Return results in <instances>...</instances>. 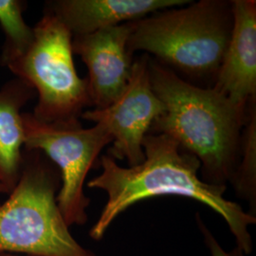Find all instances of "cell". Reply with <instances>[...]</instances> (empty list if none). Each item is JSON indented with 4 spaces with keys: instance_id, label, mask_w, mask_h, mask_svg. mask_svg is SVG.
<instances>
[{
    "instance_id": "52a82bcc",
    "label": "cell",
    "mask_w": 256,
    "mask_h": 256,
    "mask_svg": "<svg viewBox=\"0 0 256 256\" xmlns=\"http://www.w3.org/2000/svg\"><path fill=\"white\" fill-rule=\"evenodd\" d=\"M149 55L133 62L128 86L119 98L102 110H84L81 118L106 129L113 138L108 155L115 160H126L129 167L144 162L142 142L164 106L150 82Z\"/></svg>"
},
{
    "instance_id": "8992f818",
    "label": "cell",
    "mask_w": 256,
    "mask_h": 256,
    "mask_svg": "<svg viewBox=\"0 0 256 256\" xmlns=\"http://www.w3.org/2000/svg\"><path fill=\"white\" fill-rule=\"evenodd\" d=\"M24 149L39 150L57 167L61 187L57 203L66 223L82 226L88 220L90 200L84 194L86 176L96 164L102 150L113 138L106 129L95 124L84 128L80 120L44 122L23 112Z\"/></svg>"
},
{
    "instance_id": "ba28073f",
    "label": "cell",
    "mask_w": 256,
    "mask_h": 256,
    "mask_svg": "<svg viewBox=\"0 0 256 256\" xmlns=\"http://www.w3.org/2000/svg\"><path fill=\"white\" fill-rule=\"evenodd\" d=\"M131 30L129 22L72 37L74 54L79 55L88 70L86 79L94 110L110 106L128 86L134 62L128 48Z\"/></svg>"
},
{
    "instance_id": "8fae6325",
    "label": "cell",
    "mask_w": 256,
    "mask_h": 256,
    "mask_svg": "<svg viewBox=\"0 0 256 256\" xmlns=\"http://www.w3.org/2000/svg\"><path fill=\"white\" fill-rule=\"evenodd\" d=\"M36 96L34 90L18 77L0 88V187L7 194L21 173L25 140L22 110Z\"/></svg>"
},
{
    "instance_id": "277c9868",
    "label": "cell",
    "mask_w": 256,
    "mask_h": 256,
    "mask_svg": "<svg viewBox=\"0 0 256 256\" xmlns=\"http://www.w3.org/2000/svg\"><path fill=\"white\" fill-rule=\"evenodd\" d=\"M59 170L39 150L23 151L18 182L0 203V252L98 256L74 238L57 203Z\"/></svg>"
},
{
    "instance_id": "7c38bea8",
    "label": "cell",
    "mask_w": 256,
    "mask_h": 256,
    "mask_svg": "<svg viewBox=\"0 0 256 256\" xmlns=\"http://www.w3.org/2000/svg\"><path fill=\"white\" fill-rule=\"evenodd\" d=\"M247 120L241 134L240 162L230 184L239 198L248 204L256 218V97L248 102Z\"/></svg>"
},
{
    "instance_id": "9a60e30c",
    "label": "cell",
    "mask_w": 256,
    "mask_h": 256,
    "mask_svg": "<svg viewBox=\"0 0 256 256\" xmlns=\"http://www.w3.org/2000/svg\"><path fill=\"white\" fill-rule=\"evenodd\" d=\"M0 256H24V254H10V252H0Z\"/></svg>"
},
{
    "instance_id": "6da1fadb",
    "label": "cell",
    "mask_w": 256,
    "mask_h": 256,
    "mask_svg": "<svg viewBox=\"0 0 256 256\" xmlns=\"http://www.w3.org/2000/svg\"><path fill=\"white\" fill-rule=\"evenodd\" d=\"M144 160L132 167H122L110 156H102V173L88 182L90 189L106 192L108 200L90 236L102 240L112 222L138 202L162 196H178L203 203L226 221L236 246L250 256L254 242L248 227L256 224L236 202L225 198L227 186L212 185L200 178V162L184 151L173 138L148 133L142 142Z\"/></svg>"
},
{
    "instance_id": "9c48e42d",
    "label": "cell",
    "mask_w": 256,
    "mask_h": 256,
    "mask_svg": "<svg viewBox=\"0 0 256 256\" xmlns=\"http://www.w3.org/2000/svg\"><path fill=\"white\" fill-rule=\"evenodd\" d=\"M232 28L212 86L238 106L256 97V1L234 0Z\"/></svg>"
},
{
    "instance_id": "4fadbf2b",
    "label": "cell",
    "mask_w": 256,
    "mask_h": 256,
    "mask_svg": "<svg viewBox=\"0 0 256 256\" xmlns=\"http://www.w3.org/2000/svg\"><path fill=\"white\" fill-rule=\"evenodd\" d=\"M25 7V1L0 0V25L5 34L0 54L2 66L22 54L34 40V27L28 26L23 16Z\"/></svg>"
},
{
    "instance_id": "5bb4252c",
    "label": "cell",
    "mask_w": 256,
    "mask_h": 256,
    "mask_svg": "<svg viewBox=\"0 0 256 256\" xmlns=\"http://www.w3.org/2000/svg\"><path fill=\"white\" fill-rule=\"evenodd\" d=\"M196 223L202 232V236L204 242L206 244V247L208 248L210 252V256H248L247 254L244 252L242 248L236 246L230 250H226L224 248L222 247L218 241V239L212 234L209 228L205 225V223L202 220L200 216L196 214Z\"/></svg>"
},
{
    "instance_id": "2e32d148",
    "label": "cell",
    "mask_w": 256,
    "mask_h": 256,
    "mask_svg": "<svg viewBox=\"0 0 256 256\" xmlns=\"http://www.w3.org/2000/svg\"><path fill=\"white\" fill-rule=\"evenodd\" d=\"M0 194H4V192H3V190L1 189V187H0Z\"/></svg>"
},
{
    "instance_id": "7a4b0ae2",
    "label": "cell",
    "mask_w": 256,
    "mask_h": 256,
    "mask_svg": "<svg viewBox=\"0 0 256 256\" xmlns=\"http://www.w3.org/2000/svg\"><path fill=\"white\" fill-rule=\"evenodd\" d=\"M149 76L153 92L164 106L149 133L168 136L194 156L202 165L203 182L227 186L240 162L248 104L238 106L212 88L187 82L152 58Z\"/></svg>"
},
{
    "instance_id": "30bf717a",
    "label": "cell",
    "mask_w": 256,
    "mask_h": 256,
    "mask_svg": "<svg viewBox=\"0 0 256 256\" xmlns=\"http://www.w3.org/2000/svg\"><path fill=\"white\" fill-rule=\"evenodd\" d=\"M188 0H56L46 2L72 36L88 34L106 28L134 22L160 10L182 7Z\"/></svg>"
},
{
    "instance_id": "5b68a950",
    "label": "cell",
    "mask_w": 256,
    "mask_h": 256,
    "mask_svg": "<svg viewBox=\"0 0 256 256\" xmlns=\"http://www.w3.org/2000/svg\"><path fill=\"white\" fill-rule=\"evenodd\" d=\"M34 32L27 50L6 64L34 90L38 100L32 114L44 122L81 119L92 102L88 79L81 78L75 68L72 34L46 10Z\"/></svg>"
},
{
    "instance_id": "3957f363",
    "label": "cell",
    "mask_w": 256,
    "mask_h": 256,
    "mask_svg": "<svg viewBox=\"0 0 256 256\" xmlns=\"http://www.w3.org/2000/svg\"><path fill=\"white\" fill-rule=\"evenodd\" d=\"M131 27L130 54L146 52L183 80L212 88L232 34V1H192L155 12L131 22Z\"/></svg>"
}]
</instances>
